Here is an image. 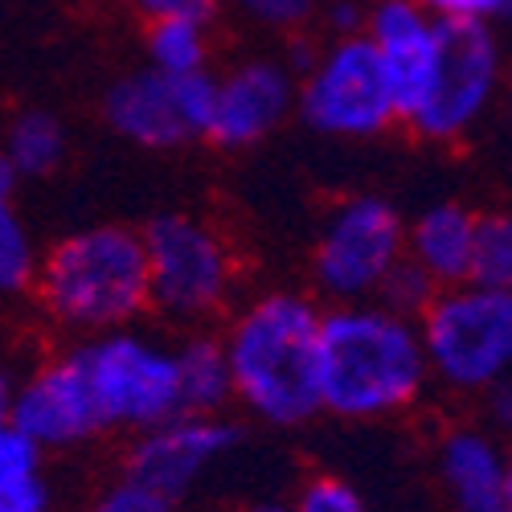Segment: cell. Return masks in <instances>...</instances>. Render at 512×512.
Returning <instances> with one entry per match:
<instances>
[{
  "instance_id": "obj_21",
  "label": "cell",
  "mask_w": 512,
  "mask_h": 512,
  "mask_svg": "<svg viewBox=\"0 0 512 512\" xmlns=\"http://www.w3.org/2000/svg\"><path fill=\"white\" fill-rule=\"evenodd\" d=\"M472 283L512 291V209L480 213V234H476Z\"/></svg>"
},
{
  "instance_id": "obj_4",
  "label": "cell",
  "mask_w": 512,
  "mask_h": 512,
  "mask_svg": "<svg viewBox=\"0 0 512 512\" xmlns=\"http://www.w3.org/2000/svg\"><path fill=\"white\" fill-rule=\"evenodd\" d=\"M103 431H148L185 414L181 357L140 328H111L66 349Z\"/></svg>"
},
{
  "instance_id": "obj_11",
  "label": "cell",
  "mask_w": 512,
  "mask_h": 512,
  "mask_svg": "<svg viewBox=\"0 0 512 512\" xmlns=\"http://www.w3.org/2000/svg\"><path fill=\"white\" fill-rule=\"evenodd\" d=\"M300 99V82L283 62L254 58L218 74V111H213L209 140L222 148H250L267 140L291 115Z\"/></svg>"
},
{
  "instance_id": "obj_6",
  "label": "cell",
  "mask_w": 512,
  "mask_h": 512,
  "mask_svg": "<svg viewBox=\"0 0 512 512\" xmlns=\"http://www.w3.org/2000/svg\"><path fill=\"white\" fill-rule=\"evenodd\" d=\"M295 107L308 127L332 140H373L402 119L390 70L365 29L332 33V41L300 74Z\"/></svg>"
},
{
  "instance_id": "obj_10",
  "label": "cell",
  "mask_w": 512,
  "mask_h": 512,
  "mask_svg": "<svg viewBox=\"0 0 512 512\" xmlns=\"http://www.w3.org/2000/svg\"><path fill=\"white\" fill-rule=\"evenodd\" d=\"M238 443V431L222 414H177L140 431L127 451V480H136L168 500L193 492L209 467H218Z\"/></svg>"
},
{
  "instance_id": "obj_22",
  "label": "cell",
  "mask_w": 512,
  "mask_h": 512,
  "mask_svg": "<svg viewBox=\"0 0 512 512\" xmlns=\"http://www.w3.org/2000/svg\"><path fill=\"white\" fill-rule=\"evenodd\" d=\"M291 512H373L365 496L340 476H316L300 488Z\"/></svg>"
},
{
  "instance_id": "obj_12",
  "label": "cell",
  "mask_w": 512,
  "mask_h": 512,
  "mask_svg": "<svg viewBox=\"0 0 512 512\" xmlns=\"http://www.w3.org/2000/svg\"><path fill=\"white\" fill-rule=\"evenodd\" d=\"M365 33L390 70V82L398 91L402 123L426 95L443 54V21L422 5V0H369Z\"/></svg>"
},
{
  "instance_id": "obj_15",
  "label": "cell",
  "mask_w": 512,
  "mask_h": 512,
  "mask_svg": "<svg viewBox=\"0 0 512 512\" xmlns=\"http://www.w3.org/2000/svg\"><path fill=\"white\" fill-rule=\"evenodd\" d=\"M103 115L123 140L152 148V152H164V148H177V144L193 140L177 78L160 74L152 66L123 74L103 99Z\"/></svg>"
},
{
  "instance_id": "obj_19",
  "label": "cell",
  "mask_w": 512,
  "mask_h": 512,
  "mask_svg": "<svg viewBox=\"0 0 512 512\" xmlns=\"http://www.w3.org/2000/svg\"><path fill=\"white\" fill-rule=\"evenodd\" d=\"M17 177H50L66 156V132L62 123L46 111H25L13 119V127L0 140Z\"/></svg>"
},
{
  "instance_id": "obj_2",
  "label": "cell",
  "mask_w": 512,
  "mask_h": 512,
  "mask_svg": "<svg viewBox=\"0 0 512 512\" xmlns=\"http://www.w3.org/2000/svg\"><path fill=\"white\" fill-rule=\"evenodd\" d=\"M320 324L324 312L300 291H267L238 308L222 349L246 414L271 426H300L320 414Z\"/></svg>"
},
{
  "instance_id": "obj_9",
  "label": "cell",
  "mask_w": 512,
  "mask_h": 512,
  "mask_svg": "<svg viewBox=\"0 0 512 512\" xmlns=\"http://www.w3.org/2000/svg\"><path fill=\"white\" fill-rule=\"evenodd\" d=\"M500 78H504V50L496 29L443 21V54L435 78L418 99V107L406 115V123L426 140L451 144L484 119V111L500 91Z\"/></svg>"
},
{
  "instance_id": "obj_23",
  "label": "cell",
  "mask_w": 512,
  "mask_h": 512,
  "mask_svg": "<svg viewBox=\"0 0 512 512\" xmlns=\"http://www.w3.org/2000/svg\"><path fill=\"white\" fill-rule=\"evenodd\" d=\"M230 5L267 29H295L320 13V0H230Z\"/></svg>"
},
{
  "instance_id": "obj_32",
  "label": "cell",
  "mask_w": 512,
  "mask_h": 512,
  "mask_svg": "<svg viewBox=\"0 0 512 512\" xmlns=\"http://www.w3.org/2000/svg\"><path fill=\"white\" fill-rule=\"evenodd\" d=\"M238 512H291V504H250V508H238Z\"/></svg>"
},
{
  "instance_id": "obj_14",
  "label": "cell",
  "mask_w": 512,
  "mask_h": 512,
  "mask_svg": "<svg viewBox=\"0 0 512 512\" xmlns=\"http://www.w3.org/2000/svg\"><path fill=\"white\" fill-rule=\"evenodd\" d=\"M435 472L447 512H508V443L492 426H451L435 447Z\"/></svg>"
},
{
  "instance_id": "obj_31",
  "label": "cell",
  "mask_w": 512,
  "mask_h": 512,
  "mask_svg": "<svg viewBox=\"0 0 512 512\" xmlns=\"http://www.w3.org/2000/svg\"><path fill=\"white\" fill-rule=\"evenodd\" d=\"M13 414V390H9V381L0 377V422H5Z\"/></svg>"
},
{
  "instance_id": "obj_29",
  "label": "cell",
  "mask_w": 512,
  "mask_h": 512,
  "mask_svg": "<svg viewBox=\"0 0 512 512\" xmlns=\"http://www.w3.org/2000/svg\"><path fill=\"white\" fill-rule=\"evenodd\" d=\"M484 406H488V426H492V431L512 439V377L484 394Z\"/></svg>"
},
{
  "instance_id": "obj_5",
  "label": "cell",
  "mask_w": 512,
  "mask_h": 512,
  "mask_svg": "<svg viewBox=\"0 0 512 512\" xmlns=\"http://www.w3.org/2000/svg\"><path fill=\"white\" fill-rule=\"evenodd\" d=\"M431 377L451 394H488L512 377V291L443 287L418 316Z\"/></svg>"
},
{
  "instance_id": "obj_18",
  "label": "cell",
  "mask_w": 512,
  "mask_h": 512,
  "mask_svg": "<svg viewBox=\"0 0 512 512\" xmlns=\"http://www.w3.org/2000/svg\"><path fill=\"white\" fill-rule=\"evenodd\" d=\"M13 185H17V173L0 148V295H13V291H25L37 283V250H33V238L21 222V213L13 205Z\"/></svg>"
},
{
  "instance_id": "obj_1",
  "label": "cell",
  "mask_w": 512,
  "mask_h": 512,
  "mask_svg": "<svg viewBox=\"0 0 512 512\" xmlns=\"http://www.w3.org/2000/svg\"><path fill=\"white\" fill-rule=\"evenodd\" d=\"M418 316L381 300L332 304L320 324V410L373 422L410 410L431 386Z\"/></svg>"
},
{
  "instance_id": "obj_26",
  "label": "cell",
  "mask_w": 512,
  "mask_h": 512,
  "mask_svg": "<svg viewBox=\"0 0 512 512\" xmlns=\"http://www.w3.org/2000/svg\"><path fill=\"white\" fill-rule=\"evenodd\" d=\"M91 512H177V500H168V496H160V492H152V488L123 476L115 488H107L95 500Z\"/></svg>"
},
{
  "instance_id": "obj_24",
  "label": "cell",
  "mask_w": 512,
  "mask_h": 512,
  "mask_svg": "<svg viewBox=\"0 0 512 512\" xmlns=\"http://www.w3.org/2000/svg\"><path fill=\"white\" fill-rule=\"evenodd\" d=\"M426 9L443 21H463V25H508L512 21V0H422Z\"/></svg>"
},
{
  "instance_id": "obj_3",
  "label": "cell",
  "mask_w": 512,
  "mask_h": 512,
  "mask_svg": "<svg viewBox=\"0 0 512 512\" xmlns=\"http://www.w3.org/2000/svg\"><path fill=\"white\" fill-rule=\"evenodd\" d=\"M37 295L46 312L82 336L132 328L152 308L148 242L132 226H87L50 246L37 267Z\"/></svg>"
},
{
  "instance_id": "obj_8",
  "label": "cell",
  "mask_w": 512,
  "mask_h": 512,
  "mask_svg": "<svg viewBox=\"0 0 512 512\" xmlns=\"http://www.w3.org/2000/svg\"><path fill=\"white\" fill-rule=\"evenodd\" d=\"M152 308L173 320H209L234 295V254L205 218L168 213L144 230Z\"/></svg>"
},
{
  "instance_id": "obj_33",
  "label": "cell",
  "mask_w": 512,
  "mask_h": 512,
  "mask_svg": "<svg viewBox=\"0 0 512 512\" xmlns=\"http://www.w3.org/2000/svg\"><path fill=\"white\" fill-rule=\"evenodd\" d=\"M508 512H512V439H508Z\"/></svg>"
},
{
  "instance_id": "obj_20",
  "label": "cell",
  "mask_w": 512,
  "mask_h": 512,
  "mask_svg": "<svg viewBox=\"0 0 512 512\" xmlns=\"http://www.w3.org/2000/svg\"><path fill=\"white\" fill-rule=\"evenodd\" d=\"M205 17H160L148 21V66L160 74H197L209 70V33Z\"/></svg>"
},
{
  "instance_id": "obj_17",
  "label": "cell",
  "mask_w": 512,
  "mask_h": 512,
  "mask_svg": "<svg viewBox=\"0 0 512 512\" xmlns=\"http://www.w3.org/2000/svg\"><path fill=\"white\" fill-rule=\"evenodd\" d=\"M181 357V390H185V410L193 414H218L230 398V361L222 349V336H189L177 345Z\"/></svg>"
},
{
  "instance_id": "obj_28",
  "label": "cell",
  "mask_w": 512,
  "mask_h": 512,
  "mask_svg": "<svg viewBox=\"0 0 512 512\" xmlns=\"http://www.w3.org/2000/svg\"><path fill=\"white\" fill-rule=\"evenodd\" d=\"M132 9H140L148 21H160V17H205L213 13L218 0H127Z\"/></svg>"
},
{
  "instance_id": "obj_13",
  "label": "cell",
  "mask_w": 512,
  "mask_h": 512,
  "mask_svg": "<svg viewBox=\"0 0 512 512\" xmlns=\"http://www.w3.org/2000/svg\"><path fill=\"white\" fill-rule=\"evenodd\" d=\"M9 418L41 451L82 447L95 435H103V422H99L87 390H82V377L66 353L54 357L50 365H41L21 390H13Z\"/></svg>"
},
{
  "instance_id": "obj_27",
  "label": "cell",
  "mask_w": 512,
  "mask_h": 512,
  "mask_svg": "<svg viewBox=\"0 0 512 512\" xmlns=\"http://www.w3.org/2000/svg\"><path fill=\"white\" fill-rule=\"evenodd\" d=\"M41 447L21 431L13 418L0 422V476H17V472H33Z\"/></svg>"
},
{
  "instance_id": "obj_16",
  "label": "cell",
  "mask_w": 512,
  "mask_h": 512,
  "mask_svg": "<svg viewBox=\"0 0 512 512\" xmlns=\"http://www.w3.org/2000/svg\"><path fill=\"white\" fill-rule=\"evenodd\" d=\"M476 234H480V213L476 209H467L459 201L426 205L406 226V259L439 291L472 283Z\"/></svg>"
},
{
  "instance_id": "obj_30",
  "label": "cell",
  "mask_w": 512,
  "mask_h": 512,
  "mask_svg": "<svg viewBox=\"0 0 512 512\" xmlns=\"http://www.w3.org/2000/svg\"><path fill=\"white\" fill-rule=\"evenodd\" d=\"M365 21H369V5H361V0H332L328 5L332 33H361Z\"/></svg>"
},
{
  "instance_id": "obj_25",
  "label": "cell",
  "mask_w": 512,
  "mask_h": 512,
  "mask_svg": "<svg viewBox=\"0 0 512 512\" xmlns=\"http://www.w3.org/2000/svg\"><path fill=\"white\" fill-rule=\"evenodd\" d=\"M0 512H54L50 484L37 476V467L17 476H0Z\"/></svg>"
},
{
  "instance_id": "obj_7",
  "label": "cell",
  "mask_w": 512,
  "mask_h": 512,
  "mask_svg": "<svg viewBox=\"0 0 512 512\" xmlns=\"http://www.w3.org/2000/svg\"><path fill=\"white\" fill-rule=\"evenodd\" d=\"M406 263V222L386 197L340 201L316 238L312 279L332 304H361L386 291Z\"/></svg>"
}]
</instances>
